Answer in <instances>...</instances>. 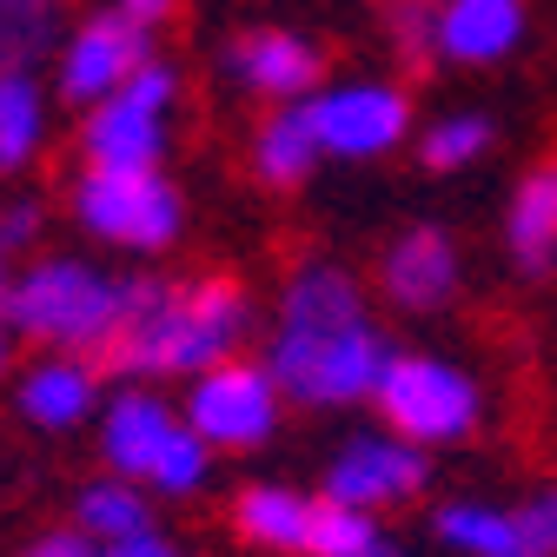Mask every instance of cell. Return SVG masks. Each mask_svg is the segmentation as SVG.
Segmentation results:
<instances>
[{
	"label": "cell",
	"instance_id": "obj_1",
	"mask_svg": "<svg viewBox=\"0 0 557 557\" xmlns=\"http://www.w3.org/2000/svg\"><path fill=\"white\" fill-rule=\"evenodd\" d=\"M8 312L27 338L60 345L74 359H94L120 319V278H100L74 259H47L8 293Z\"/></svg>",
	"mask_w": 557,
	"mask_h": 557
},
{
	"label": "cell",
	"instance_id": "obj_2",
	"mask_svg": "<svg viewBox=\"0 0 557 557\" xmlns=\"http://www.w3.org/2000/svg\"><path fill=\"white\" fill-rule=\"evenodd\" d=\"M100 451L120 478H147L160 484V492H193V484L206 478V445L193 425H180V418L147 398V392H126L107 405V432H100Z\"/></svg>",
	"mask_w": 557,
	"mask_h": 557
},
{
	"label": "cell",
	"instance_id": "obj_3",
	"mask_svg": "<svg viewBox=\"0 0 557 557\" xmlns=\"http://www.w3.org/2000/svg\"><path fill=\"white\" fill-rule=\"evenodd\" d=\"M379 418L392 425V438L405 445H451L478 425V385L445 366V359H418V352H392L379 392H372Z\"/></svg>",
	"mask_w": 557,
	"mask_h": 557
},
{
	"label": "cell",
	"instance_id": "obj_4",
	"mask_svg": "<svg viewBox=\"0 0 557 557\" xmlns=\"http://www.w3.org/2000/svg\"><path fill=\"white\" fill-rule=\"evenodd\" d=\"M81 220L113 246H166L180 233V193L153 166H87Z\"/></svg>",
	"mask_w": 557,
	"mask_h": 557
},
{
	"label": "cell",
	"instance_id": "obj_5",
	"mask_svg": "<svg viewBox=\"0 0 557 557\" xmlns=\"http://www.w3.org/2000/svg\"><path fill=\"white\" fill-rule=\"evenodd\" d=\"M186 425L220 451L265 445L272 425H278V379L265 366H246V359H226L213 372H199V385L186 398Z\"/></svg>",
	"mask_w": 557,
	"mask_h": 557
},
{
	"label": "cell",
	"instance_id": "obj_6",
	"mask_svg": "<svg viewBox=\"0 0 557 557\" xmlns=\"http://www.w3.org/2000/svg\"><path fill=\"white\" fill-rule=\"evenodd\" d=\"M385 366H392V345L379 338V325L359 319L352 332L312 345V352H299V359H278L265 372L278 379V392H293L299 405H359V398L379 392Z\"/></svg>",
	"mask_w": 557,
	"mask_h": 557
},
{
	"label": "cell",
	"instance_id": "obj_7",
	"mask_svg": "<svg viewBox=\"0 0 557 557\" xmlns=\"http://www.w3.org/2000/svg\"><path fill=\"white\" fill-rule=\"evenodd\" d=\"M425 478H432L425 471V451L405 445V438H392V432H379V438H352V445L332 458L325 498L352 505V511H385V505L418 498V492H425Z\"/></svg>",
	"mask_w": 557,
	"mask_h": 557
},
{
	"label": "cell",
	"instance_id": "obj_8",
	"mask_svg": "<svg viewBox=\"0 0 557 557\" xmlns=\"http://www.w3.org/2000/svg\"><path fill=\"white\" fill-rule=\"evenodd\" d=\"M173 94V74L147 60L139 74L87 120V160L94 166H147L160 153V107Z\"/></svg>",
	"mask_w": 557,
	"mask_h": 557
},
{
	"label": "cell",
	"instance_id": "obj_9",
	"mask_svg": "<svg viewBox=\"0 0 557 557\" xmlns=\"http://www.w3.org/2000/svg\"><path fill=\"white\" fill-rule=\"evenodd\" d=\"M312 126L319 147L338 160H379L392 153L405 126H411V94L405 87H338L325 100H312Z\"/></svg>",
	"mask_w": 557,
	"mask_h": 557
},
{
	"label": "cell",
	"instance_id": "obj_10",
	"mask_svg": "<svg viewBox=\"0 0 557 557\" xmlns=\"http://www.w3.org/2000/svg\"><path fill=\"white\" fill-rule=\"evenodd\" d=\"M359 319H366V299H359L352 278H345L338 265H306L286 286V299H278V332H272V359L265 366L299 359V352H312V345L352 332Z\"/></svg>",
	"mask_w": 557,
	"mask_h": 557
},
{
	"label": "cell",
	"instance_id": "obj_11",
	"mask_svg": "<svg viewBox=\"0 0 557 557\" xmlns=\"http://www.w3.org/2000/svg\"><path fill=\"white\" fill-rule=\"evenodd\" d=\"M239 332H246V286L239 278H199V286H180L166 372H213V366H226Z\"/></svg>",
	"mask_w": 557,
	"mask_h": 557
},
{
	"label": "cell",
	"instance_id": "obj_12",
	"mask_svg": "<svg viewBox=\"0 0 557 557\" xmlns=\"http://www.w3.org/2000/svg\"><path fill=\"white\" fill-rule=\"evenodd\" d=\"M147 27H133L126 14H100L74 34L66 47V66H60V94L66 100H113L139 66H147Z\"/></svg>",
	"mask_w": 557,
	"mask_h": 557
},
{
	"label": "cell",
	"instance_id": "obj_13",
	"mask_svg": "<svg viewBox=\"0 0 557 557\" xmlns=\"http://www.w3.org/2000/svg\"><path fill=\"white\" fill-rule=\"evenodd\" d=\"M458 272H465L458 239L445 226H411V233L392 239V252L379 265V286H385V299L398 312H438L458 293Z\"/></svg>",
	"mask_w": 557,
	"mask_h": 557
},
{
	"label": "cell",
	"instance_id": "obj_14",
	"mask_svg": "<svg viewBox=\"0 0 557 557\" xmlns=\"http://www.w3.org/2000/svg\"><path fill=\"white\" fill-rule=\"evenodd\" d=\"M226 66H233V74H239L252 94H265V100H299V94H312V87H319L325 53H319V47H306L299 34L252 27V34H239V40L226 47Z\"/></svg>",
	"mask_w": 557,
	"mask_h": 557
},
{
	"label": "cell",
	"instance_id": "obj_15",
	"mask_svg": "<svg viewBox=\"0 0 557 557\" xmlns=\"http://www.w3.org/2000/svg\"><path fill=\"white\" fill-rule=\"evenodd\" d=\"M524 40V0H445L438 53L458 66H492Z\"/></svg>",
	"mask_w": 557,
	"mask_h": 557
},
{
	"label": "cell",
	"instance_id": "obj_16",
	"mask_svg": "<svg viewBox=\"0 0 557 557\" xmlns=\"http://www.w3.org/2000/svg\"><path fill=\"white\" fill-rule=\"evenodd\" d=\"M505 252L524 278H544L557 265V160L518 180L505 213Z\"/></svg>",
	"mask_w": 557,
	"mask_h": 557
},
{
	"label": "cell",
	"instance_id": "obj_17",
	"mask_svg": "<svg viewBox=\"0 0 557 557\" xmlns=\"http://www.w3.org/2000/svg\"><path fill=\"white\" fill-rule=\"evenodd\" d=\"M233 531L252 550H286L306 557V531H312V498L286 492V484H246L233 498Z\"/></svg>",
	"mask_w": 557,
	"mask_h": 557
},
{
	"label": "cell",
	"instance_id": "obj_18",
	"mask_svg": "<svg viewBox=\"0 0 557 557\" xmlns=\"http://www.w3.org/2000/svg\"><path fill=\"white\" fill-rule=\"evenodd\" d=\"M432 531L458 557H544V544L531 537L524 511H498V505H445L432 518Z\"/></svg>",
	"mask_w": 557,
	"mask_h": 557
},
{
	"label": "cell",
	"instance_id": "obj_19",
	"mask_svg": "<svg viewBox=\"0 0 557 557\" xmlns=\"http://www.w3.org/2000/svg\"><path fill=\"white\" fill-rule=\"evenodd\" d=\"M21 411L34 418V425L60 432V425H81V418L94 411V366L60 352V359H40L21 385Z\"/></svg>",
	"mask_w": 557,
	"mask_h": 557
},
{
	"label": "cell",
	"instance_id": "obj_20",
	"mask_svg": "<svg viewBox=\"0 0 557 557\" xmlns=\"http://www.w3.org/2000/svg\"><path fill=\"white\" fill-rule=\"evenodd\" d=\"M319 126H312V107H286V113H272L265 126H259V147H252V160H259V180L265 186H299L312 166H319Z\"/></svg>",
	"mask_w": 557,
	"mask_h": 557
},
{
	"label": "cell",
	"instance_id": "obj_21",
	"mask_svg": "<svg viewBox=\"0 0 557 557\" xmlns=\"http://www.w3.org/2000/svg\"><path fill=\"white\" fill-rule=\"evenodd\" d=\"M139 531H153V511H147V492L133 478H100L81 492V537L87 544H120Z\"/></svg>",
	"mask_w": 557,
	"mask_h": 557
},
{
	"label": "cell",
	"instance_id": "obj_22",
	"mask_svg": "<svg viewBox=\"0 0 557 557\" xmlns=\"http://www.w3.org/2000/svg\"><path fill=\"white\" fill-rule=\"evenodd\" d=\"M60 0H0V74H27L53 47Z\"/></svg>",
	"mask_w": 557,
	"mask_h": 557
},
{
	"label": "cell",
	"instance_id": "obj_23",
	"mask_svg": "<svg viewBox=\"0 0 557 557\" xmlns=\"http://www.w3.org/2000/svg\"><path fill=\"white\" fill-rule=\"evenodd\" d=\"M379 544L372 511H352L338 498H312V531H306V557H366Z\"/></svg>",
	"mask_w": 557,
	"mask_h": 557
},
{
	"label": "cell",
	"instance_id": "obj_24",
	"mask_svg": "<svg viewBox=\"0 0 557 557\" xmlns=\"http://www.w3.org/2000/svg\"><path fill=\"white\" fill-rule=\"evenodd\" d=\"M379 8H385L392 53L411 66V74H425L432 53H438V8H445V0H379Z\"/></svg>",
	"mask_w": 557,
	"mask_h": 557
},
{
	"label": "cell",
	"instance_id": "obj_25",
	"mask_svg": "<svg viewBox=\"0 0 557 557\" xmlns=\"http://www.w3.org/2000/svg\"><path fill=\"white\" fill-rule=\"evenodd\" d=\"M40 139V94L27 74H0V166H21Z\"/></svg>",
	"mask_w": 557,
	"mask_h": 557
},
{
	"label": "cell",
	"instance_id": "obj_26",
	"mask_svg": "<svg viewBox=\"0 0 557 557\" xmlns=\"http://www.w3.org/2000/svg\"><path fill=\"white\" fill-rule=\"evenodd\" d=\"M484 147H492V120L451 113V120H438L425 139H418V160H425V173H458V166H471Z\"/></svg>",
	"mask_w": 557,
	"mask_h": 557
},
{
	"label": "cell",
	"instance_id": "obj_27",
	"mask_svg": "<svg viewBox=\"0 0 557 557\" xmlns=\"http://www.w3.org/2000/svg\"><path fill=\"white\" fill-rule=\"evenodd\" d=\"M524 524H531V537L544 544V557H557V492L531 498V505H524Z\"/></svg>",
	"mask_w": 557,
	"mask_h": 557
},
{
	"label": "cell",
	"instance_id": "obj_28",
	"mask_svg": "<svg viewBox=\"0 0 557 557\" xmlns=\"http://www.w3.org/2000/svg\"><path fill=\"white\" fill-rule=\"evenodd\" d=\"M94 557H180L160 531H139V537H120V544H94Z\"/></svg>",
	"mask_w": 557,
	"mask_h": 557
},
{
	"label": "cell",
	"instance_id": "obj_29",
	"mask_svg": "<svg viewBox=\"0 0 557 557\" xmlns=\"http://www.w3.org/2000/svg\"><path fill=\"white\" fill-rule=\"evenodd\" d=\"M21 557H94V544H87L81 531H53V537H40V544L21 550Z\"/></svg>",
	"mask_w": 557,
	"mask_h": 557
},
{
	"label": "cell",
	"instance_id": "obj_30",
	"mask_svg": "<svg viewBox=\"0 0 557 557\" xmlns=\"http://www.w3.org/2000/svg\"><path fill=\"white\" fill-rule=\"evenodd\" d=\"M173 8H180V0H120V14H126L133 27H160Z\"/></svg>",
	"mask_w": 557,
	"mask_h": 557
},
{
	"label": "cell",
	"instance_id": "obj_31",
	"mask_svg": "<svg viewBox=\"0 0 557 557\" xmlns=\"http://www.w3.org/2000/svg\"><path fill=\"white\" fill-rule=\"evenodd\" d=\"M27 233H34V206H14V213L0 220V239L14 246V239H27Z\"/></svg>",
	"mask_w": 557,
	"mask_h": 557
},
{
	"label": "cell",
	"instance_id": "obj_32",
	"mask_svg": "<svg viewBox=\"0 0 557 557\" xmlns=\"http://www.w3.org/2000/svg\"><path fill=\"white\" fill-rule=\"evenodd\" d=\"M366 557H405V550H398V544H392V537H379V544H372V550H366Z\"/></svg>",
	"mask_w": 557,
	"mask_h": 557
},
{
	"label": "cell",
	"instance_id": "obj_33",
	"mask_svg": "<svg viewBox=\"0 0 557 557\" xmlns=\"http://www.w3.org/2000/svg\"><path fill=\"white\" fill-rule=\"evenodd\" d=\"M0 306H8V272H0Z\"/></svg>",
	"mask_w": 557,
	"mask_h": 557
},
{
	"label": "cell",
	"instance_id": "obj_34",
	"mask_svg": "<svg viewBox=\"0 0 557 557\" xmlns=\"http://www.w3.org/2000/svg\"><path fill=\"white\" fill-rule=\"evenodd\" d=\"M0 366H8V338H0Z\"/></svg>",
	"mask_w": 557,
	"mask_h": 557
}]
</instances>
